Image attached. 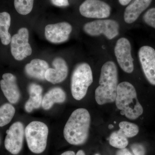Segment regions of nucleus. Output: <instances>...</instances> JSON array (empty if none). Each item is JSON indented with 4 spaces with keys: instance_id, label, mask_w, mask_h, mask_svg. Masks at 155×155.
I'll return each mask as SVG.
<instances>
[{
    "instance_id": "obj_1",
    "label": "nucleus",
    "mask_w": 155,
    "mask_h": 155,
    "mask_svg": "<svg viewBox=\"0 0 155 155\" xmlns=\"http://www.w3.org/2000/svg\"><path fill=\"white\" fill-rule=\"evenodd\" d=\"M91 123L90 114L84 108L73 111L65 125L64 138L74 145L84 144L88 138Z\"/></svg>"
},
{
    "instance_id": "obj_2",
    "label": "nucleus",
    "mask_w": 155,
    "mask_h": 155,
    "mask_svg": "<svg viewBox=\"0 0 155 155\" xmlns=\"http://www.w3.org/2000/svg\"><path fill=\"white\" fill-rule=\"evenodd\" d=\"M100 85L96 89L95 98L100 105L115 101L118 85V70L113 61L106 62L101 70Z\"/></svg>"
},
{
    "instance_id": "obj_3",
    "label": "nucleus",
    "mask_w": 155,
    "mask_h": 155,
    "mask_svg": "<svg viewBox=\"0 0 155 155\" xmlns=\"http://www.w3.org/2000/svg\"><path fill=\"white\" fill-rule=\"evenodd\" d=\"M115 102L117 108L123 112L127 119L134 120L143 113L135 88L129 82L124 81L118 84Z\"/></svg>"
},
{
    "instance_id": "obj_4",
    "label": "nucleus",
    "mask_w": 155,
    "mask_h": 155,
    "mask_svg": "<svg viewBox=\"0 0 155 155\" xmlns=\"http://www.w3.org/2000/svg\"><path fill=\"white\" fill-rule=\"evenodd\" d=\"M93 81L92 72L90 65L85 63L78 65L71 78V91L73 98L77 101L82 99Z\"/></svg>"
},
{
    "instance_id": "obj_5",
    "label": "nucleus",
    "mask_w": 155,
    "mask_h": 155,
    "mask_svg": "<svg viewBox=\"0 0 155 155\" xmlns=\"http://www.w3.org/2000/svg\"><path fill=\"white\" fill-rule=\"evenodd\" d=\"M28 148L36 154L43 152L47 145L48 128L47 125L39 121L31 122L25 130Z\"/></svg>"
},
{
    "instance_id": "obj_6",
    "label": "nucleus",
    "mask_w": 155,
    "mask_h": 155,
    "mask_svg": "<svg viewBox=\"0 0 155 155\" xmlns=\"http://www.w3.org/2000/svg\"><path fill=\"white\" fill-rule=\"evenodd\" d=\"M119 23L113 19H99L85 23L84 30L92 36L104 35L108 39H112L119 33Z\"/></svg>"
},
{
    "instance_id": "obj_7",
    "label": "nucleus",
    "mask_w": 155,
    "mask_h": 155,
    "mask_svg": "<svg viewBox=\"0 0 155 155\" xmlns=\"http://www.w3.org/2000/svg\"><path fill=\"white\" fill-rule=\"evenodd\" d=\"M29 32L27 28H21L11 38V52L15 60L21 61L31 55L32 49L28 43Z\"/></svg>"
},
{
    "instance_id": "obj_8",
    "label": "nucleus",
    "mask_w": 155,
    "mask_h": 155,
    "mask_svg": "<svg viewBox=\"0 0 155 155\" xmlns=\"http://www.w3.org/2000/svg\"><path fill=\"white\" fill-rule=\"evenodd\" d=\"M5 140L6 149L13 155H17L22 150L25 130L23 124L17 122L12 124L6 131Z\"/></svg>"
},
{
    "instance_id": "obj_9",
    "label": "nucleus",
    "mask_w": 155,
    "mask_h": 155,
    "mask_svg": "<svg viewBox=\"0 0 155 155\" xmlns=\"http://www.w3.org/2000/svg\"><path fill=\"white\" fill-rule=\"evenodd\" d=\"M114 52L121 69L126 73H132L134 68V60L131 56V45L129 41L125 38L119 39L116 42Z\"/></svg>"
},
{
    "instance_id": "obj_10",
    "label": "nucleus",
    "mask_w": 155,
    "mask_h": 155,
    "mask_svg": "<svg viewBox=\"0 0 155 155\" xmlns=\"http://www.w3.org/2000/svg\"><path fill=\"white\" fill-rule=\"evenodd\" d=\"M111 8L100 0H86L79 7L80 14L87 18L103 19L110 16Z\"/></svg>"
},
{
    "instance_id": "obj_11",
    "label": "nucleus",
    "mask_w": 155,
    "mask_h": 155,
    "mask_svg": "<svg viewBox=\"0 0 155 155\" xmlns=\"http://www.w3.org/2000/svg\"><path fill=\"white\" fill-rule=\"evenodd\" d=\"M138 56L145 76L150 84L155 85V50L143 46L138 51Z\"/></svg>"
},
{
    "instance_id": "obj_12",
    "label": "nucleus",
    "mask_w": 155,
    "mask_h": 155,
    "mask_svg": "<svg viewBox=\"0 0 155 155\" xmlns=\"http://www.w3.org/2000/svg\"><path fill=\"white\" fill-rule=\"evenodd\" d=\"M72 29V25L67 22L49 24L45 28V36L50 42L62 43L68 40Z\"/></svg>"
},
{
    "instance_id": "obj_13",
    "label": "nucleus",
    "mask_w": 155,
    "mask_h": 155,
    "mask_svg": "<svg viewBox=\"0 0 155 155\" xmlns=\"http://www.w3.org/2000/svg\"><path fill=\"white\" fill-rule=\"evenodd\" d=\"M0 86L4 95L11 104L18 102L20 92L15 75L10 73L3 74L2 79L0 81Z\"/></svg>"
},
{
    "instance_id": "obj_14",
    "label": "nucleus",
    "mask_w": 155,
    "mask_h": 155,
    "mask_svg": "<svg viewBox=\"0 0 155 155\" xmlns=\"http://www.w3.org/2000/svg\"><path fill=\"white\" fill-rule=\"evenodd\" d=\"M54 68H49L45 74V80L53 84L61 83L67 78L68 67L66 61L63 58H57L52 63Z\"/></svg>"
},
{
    "instance_id": "obj_15",
    "label": "nucleus",
    "mask_w": 155,
    "mask_h": 155,
    "mask_svg": "<svg viewBox=\"0 0 155 155\" xmlns=\"http://www.w3.org/2000/svg\"><path fill=\"white\" fill-rule=\"evenodd\" d=\"M152 0H134L124 13V20L128 24L135 22L141 13L149 6Z\"/></svg>"
},
{
    "instance_id": "obj_16",
    "label": "nucleus",
    "mask_w": 155,
    "mask_h": 155,
    "mask_svg": "<svg viewBox=\"0 0 155 155\" xmlns=\"http://www.w3.org/2000/svg\"><path fill=\"white\" fill-rule=\"evenodd\" d=\"M49 68L46 61L40 59H35L26 64L25 68V73L30 77L38 80H44L47 70Z\"/></svg>"
},
{
    "instance_id": "obj_17",
    "label": "nucleus",
    "mask_w": 155,
    "mask_h": 155,
    "mask_svg": "<svg viewBox=\"0 0 155 155\" xmlns=\"http://www.w3.org/2000/svg\"><path fill=\"white\" fill-rule=\"evenodd\" d=\"M42 88L40 85L31 83L28 86L29 98L25 104V110L31 113L34 109H38L42 105Z\"/></svg>"
},
{
    "instance_id": "obj_18",
    "label": "nucleus",
    "mask_w": 155,
    "mask_h": 155,
    "mask_svg": "<svg viewBox=\"0 0 155 155\" xmlns=\"http://www.w3.org/2000/svg\"><path fill=\"white\" fill-rule=\"evenodd\" d=\"M66 99V94L60 87H54L45 94L42 100V107L45 110H48L55 103H64Z\"/></svg>"
},
{
    "instance_id": "obj_19",
    "label": "nucleus",
    "mask_w": 155,
    "mask_h": 155,
    "mask_svg": "<svg viewBox=\"0 0 155 155\" xmlns=\"http://www.w3.org/2000/svg\"><path fill=\"white\" fill-rule=\"evenodd\" d=\"M11 23V17L9 13H0V38L5 45H8L11 42L12 37L9 32Z\"/></svg>"
},
{
    "instance_id": "obj_20",
    "label": "nucleus",
    "mask_w": 155,
    "mask_h": 155,
    "mask_svg": "<svg viewBox=\"0 0 155 155\" xmlns=\"http://www.w3.org/2000/svg\"><path fill=\"white\" fill-rule=\"evenodd\" d=\"M15 109L12 105L5 104L0 107V127L8 125L15 115Z\"/></svg>"
},
{
    "instance_id": "obj_21",
    "label": "nucleus",
    "mask_w": 155,
    "mask_h": 155,
    "mask_svg": "<svg viewBox=\"0 0 155 155\" xmlns=\"http://www.w3.org/2000/svg\"><path fill=\"white\" fill-rule=\"evenodd\" d=\"M109 143L114 147L122 149L127 146L128 141L127 137L119 130L111 134L109 139Z\"/></svg>"
},
{
    "instance_id": "obj_22",
    "label": "nucleus",
    "mask_w": 155,
    "mask_h": 155,
    "mask_svg": "<svg viewBox=\"0 0 155 155\" xmlns=\"http://www.w3.org/2000/svg\"><path fill=\"white\" fill-rule=\"evenodd\" d=\"M119 130L127 138L134 137L138 134V126L134 123L131 122L122 121L119 124Z\"/></svg>"
},
{
    "instance_id": "obj_23",
    "label": "nucleus",
    "mask_w": 155,
    "mask_h": 155,
    "mask_svg": "<svg viewBox=\"0 0 155 155\" xmlns=\"http://www.w3.org/2000/svg\"><path fill=\"white\" fill-rule=\"evenodd\" d=\"M34 0H14V7L19 14L25 15L31 12L33 8Z\"/></svg>"
},
{
    "instance_id": "obj_24",
    "label": "nucleus",
    "mask_w": 155,
    "mask_h": 155,
    "mask_svg": "<svg viewBox=\"0 0 155 155\" xmlns=\"http://www.w3.org/2000/svg\"><path fill=\"white\" fill-rule=\"evenodd\" d=\"M143 19L148 25L155 28V8L148 10L143 15Z\"/></svg>"
},
{
    "instance_id": "obj_25",
    "label": "nucleus",
    "mask_w": 155,
    "mask_h": 155,
    "mask_svg": "<svg viewBox=\"0 0 155 155\" xmlns=\"http://www.w3.org/2000/svg\"><path fill=\"white\" fill-rule=\"evenodd\" d=\"M131 148L134 155H145V149L141 144L134 143L131 146Z\"/></svg>"
},
{
    "instance_id": "obj_26",
    "label": "nucleus",
    "mask_w": 155,
    "mask_h": 155,
    "mask_svg": "<svg viewBox=\"0 0 155 155\" xmlns=\"http://www.w3.org/2000/svg\"><path fill=\"white\" fill-rule=\"evenodd\" d=\"M53 5L58 7H66L69 5L68 0H51Z\"/></svg>"
},
{
    "instance_id": "obj_27",
    "label": "nucleus",
    "mask_w": 155,
    "mask_h": 155,
    "mask_svg": "<svg viewBox=\"0 0 155 155\" xmlns=\"http://www.w3.org/2000/svg\"><path fill=\"white\" fill-rule=\"evenodd\" d=\"M116 155H132L130 152L126 148L119 150Z\"/></svg>"
},
{
    "instance_id": "obj_28",
    "label": "nucleus",
    "mask_w": 155,
    "mask_h": 155,
    "mask_svg": "<svg viewBox=\"0 0 155 155\" xmlns=\"http://www.w3.org/2000/svg\"><path fill=\"white\" fill-rule=\"evenodd\" d=\"M131 0H119V3L122 5L125 6L130 2Z\"/></svg>"
},
{
    "instance_id": "obj_29",
    "label": "nucleus",
    "mask_w": 155,
    "mask_h": 155,
    "mask_svg": "<svg viewBox=\"0 0 155 155\" xmlns=\"http://www.w3.org/2000/svg\"><path fill=\"white\" fill-rule=\"evenodd\" d=\"M61 155H75V154L74 152L72 151H67L61 154Z\"/></svg>"
},
{
    "instance_id": "obj_30",
    "label": "nucleus",
    "mask_w": 155,
    "mask_h": 155,
    "mask_svg": "<svg viewBox=\"0 0 155 155\" xmlns=\"http://www.w3.org/2000/svg\"><path fill=\"white\" fill-rule=\"evenodd\" d=\"M75 155H85V154L84 151L82 150H80Z\"/></svg>"
},
{
    "instance_id": "obj_31",
    "label": "nucleus",
    "mask_w": 155,
    "mask_h": 155,
    "mask_svg": "<svg viewBox=\"0 0 155 155\" xmlns=\"http://www.w3.org/2000/svg\"><path fill=\"white\" fill-rule=\"evenodd\" d=\"M95 155H99L97 154H96Z\"/></svg>"
}]
</instances>
